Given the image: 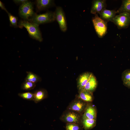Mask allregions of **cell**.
I'll use <instances>...</instances> for the list:
<instances>
[{
	"label": "cell",
	"mask_w": 130,
	"mask_h": 130,
	"mask_svg": "<svg viewBox=\"0 0 130 130\" xmlns=\"http://www.w3.org/2000/svg\"><path fill=\"white\" fill-rule=\"evenodd\" d=\"M18 24L20 28L24 27L26 29L32 38L39 42L42 41L43 38L39 25L25 20H20Z\"/></svg>",
	"instance_id": "6da1fadb"
},
{
	"label": "cell",
	"mask_w": 130,
	"mask_h": 130,
	"mask_svg": "<svg viewBox=\"0 0 130 130\" xmlns=\"http://www.w3.org/2000/svg\"><path fill=\"white\" fill-rule=\"evenodd\" d=\"M33 3L27 1L21 5L19 9V14L24 20L29 21L36 14L33 10Z\"/></svg>",
	"instance_id": "7a4b0ae2"
},
{
	"label": "cell",
	"mask_w": 130,
	"mask_h": 130,
	"mask_svg": "<svg viewBox=\"0 0 130 130\" xmlns=\"http://www.w3.org/2000/svg\"><path fill=\"white\" fill-rule=\"evenodd\" d=\"M92 21L96 32L99 37L102 38L107 32V22L104 21L96 14L92 19Z\"/></svg>",
	"instance_id": "3957f363"
},
{
	"label": "cell",
	"mask_w": 130,
	"mask_h": 130,
	"mask_svg": "<svg viewBox=\"0 0 130 130\" xmlns=\"http://www.w3.org/2000/svg\"><path fill=\"white\" fill-rule=\"evenodd\" d=\"M55 20L54 12L48 11L40 14L36 13L29 21L39 25L52 22Z\"/></svg>",
	"instance_id": "277c9868"
},
{
	"label": "cell",
	"mask_w": 130,
	"mask_h": 130,
	"mask_svg": "<svg viewBox=\"0 0 130 130\" xmlns=\"http://www.w3.org/2000/svg\"><path fill=\"white\" fill-rule=\"evenodd\" d=\"M112 22L119 29L127 28L130 25V14L123 13L116 15Z\"/></svg>",
	"instance_id": "5b68a950"
},
{
	"label": "cell",
	"mask_w": 130,
	"mask_h": 130,
	"mask_svg": "<svg viewBox=\"0 0 130 130\" xmlns=\"http://www.w3.org/2000/svg\"><path fill=\"white\" fill-rule=\"evenodd\" d=\"M55 20L58 22L61 30L65 32L67 30L66 21L64 12L60 6H57L54 12Z\"/></svg>",
	"instance_id": "8992f818"
},
{
	"label": "cell",
	"mask_w": 130,
	"mask_h": 130,
	"mask_svg": "<svg viewBox=\"0 0 130 130\" xmlns=\"http://www.w3.org/2000/svg\"><path fill=\"white\" fill-rule=\"evenodd\" d=\"M70 110L63 115L62 117V120L67 123H73L79 124L80 117L79 113Z\"/></svg>",
	"instance_id": "52a82bcc"
},
{
	"label": "cell",
	"mask_w": 130,
	"mask_h": 130,
	"mask_svg": "<svg viewBox=\"0 0 130 130\" xmlns=\"http://www.w3.org/2000/svg\"><path fill=\"white\" fill-rule=\"evenodd\" d=\"M87 105L85 102L78 98L71 103L68 108L70 110L80 114L84 110Z\"/></svg>",
	"instance_id": "ba28073f"
},
{
	"label": "cell",
	"mask_w": 130,
	"mask_h": 130,
	"mask_svg": "<svg viewBox=\"0 0 130 130\" xmlns=\"http://www.w3.org/2000/svg\"><path fill=\"white\" fill-rule=\"evenodd\" d=\"M106 0H93L92 3L91 13L94 14H99L102 11L106 9Z\"/></svg>",
	"instance_id": "9c48e42d"
},
{
	"label": "cell",
	"mask_w": 130,
	"mask_h": 130,
	"mask_svg": "<svg viewBox=\"0 0 130 130\" xmlns=\"http://www.w3.org/2000/svg\"><path fill=\"white\" fill-rule=\"evenodd\" d=\"M92 73L86 72L82 73L79 77L77 80V87L79 91L82 90L89 80Z\"/></svg>",
	"instance_id": "30bf717a"
},
{
	"label": "cell",
	"mask_w": 130,
	"mask_h": 130,
	"mask_svg": "<svg viewBox=\"0 0 130 130\" xmlns=\"http://www.w3.org/2000/svg\"><path fill=\"white\" fill-rule=\"evenodd\" d=\"M117 13V11L116 10L105 9L102 11L99 14L100 17L107 23L109 21L112 22Z\"/></svg>",
	"instance_id": "8fae6325"
},
{
	"label": "cell",
	"mask_w": 130,
	"mask_h": 130,
	"mask_svg": "<svg viewBox=\"0 0 130 130\" xmlns=\"http://www.w3.org/2000/svg\"><path fill=\"white\" fill-rule=\"evenodd\" d=\"M96 116L95 108L92 105H87L84 110L82 119H96Z\"/></svg>",
	"instance_id": "7c38bea8"
},
{
	"label": "cell",
	"mask_w": 130,
	"mask_h": 130,
	"mask_svg": "<svg viewBox=\"0 0 130 130\" xmlns=\"http://www.w3.org/2000/svg\"><path fill=\"white\" fill-rule=\"evenodd\" d=\"M36 1V9L37 11L45 10L54 5V1L53 0H37Z\"/></svg>",
	"instance_id": "4fadbf2b"
},
{
	"label": "cell",
	"mask_w": 130,
	"mask_h": 130,
	"mask_svg": "<svg viewBox=\"0 0 130 130\" xmlns=\"http://www.w3.org/2000/svg\"><path fill=\"white\" fill-rule=\"evenodd\" d=\"M97 85L96 78L92 74L89 80L83 90L92 93L96 88Z\"/></svg>",
	"instance_id": "5bb4252c"
},
{
	"label": "cell",
	"mask_w": 130,
	"mask_h": 130,
	"mask_svg": "<svg viewBox=\"0 0 130 130\" xmlns=\"http://www.w3.org/2000/svg\"><path fill=\"white\" fill-rule=\"evenodd\" d=\"M34 94V99L33 101L35 103H37L46 98L47 95L46 91L43 89L36 90Z\"/></svg>",
	"instance_id": "9a60e30c"
},
{
	"label": "cell",
	"mask_w": 130,
	"mask_h": 130,
	"mask_svg": "<svg viewBox=\"0 0 130 130\" xmlns=\"http://www.w3.org/2000/svg\"><path fill=\"white\" fill-rule=\"evenodd\" d=\"M78 97V98L87 102H92L93 99L92 93L83 90L79 91Z\"/></svg>",
	"instance_id": "2e32d148"
},
{
	"label": "cell",
	"mask_w": 130,
	"mask_h": 130,
	"mask_svg": "<svg viewBox=\"0 0 130 130\" xmlns=\"http://www.w3.org/2000/svg\"><path fill=\"white\" fill-rule=\"evenodd\" d=\"M82 124L83 128L85 130H89L95 126L96 121L94 119H82Z\"/></svg>",
	"instance_id": "e0dca14e"
},
{
	"label": "cell",
	"mask_w": 130,
	"mask_h": 130,
	"mask_svg": "<svg viewBox=\"0 0 130 130\" xmlns=\"http://www.w3.org/2000/svg\"><path fill=\"white\" fill-rule=\"evenodd\" d=\"M117 12L119 14L126 13L130 14V0H122L121 5Z\"/></svg>",
	"instance_id": "ac0fdd59"
},
{
	"label": "cell",
	"mask_w": 130,
	"mask_h": 130,
	"mask_svg": "<svg viewBox=\"0 0 130 130\" xmlns=\"http://www.w3.org/2000/svg\"><path fill=\"white\" fill-rule=\"evenodd\" d=\"M27 75L25 81H29L36 83L41 80V78L36 74L30 72H27Z\"/></svg>",
	"instance_id": "d6986e66"
},
{
	"label": "cell",
	"mask_w": 130,
	"mask_h": 130,
	"mask_svg": "<svg viewBox=\"0 0 130 130\" xmlns=\"http://www.w3.org/2000/svg\"><path fill=\"white\" fill-rule=\"evenodd\" d=\"M35 84L32 82L25 81L22 84L21 89L26 91H29L34 89L36 86Z\"/></svg>",
	"instance_id": "ffe728a7"
},
{
	"label": "cell",
	"mask_w": 130,
	"mask_h": 130,
	"mask_svg": "<svg viewBox=\"0 0 130 130\" xmlns=\"http://www.w3.org/2000/svg\"><path fill=\"white\" fill-rule=\"evenodd\" d=\"M19 96L22 98L29 100H33L34 99V93L30 92L20 93L18 94Z\"/></svg>",
	"instance_id": "44dd1931"
},
{
	"label": "cell",
	"mask_w": 130,
	"mask_h": 130,
	"mask_svg": "<svg viewBox=\"0 0 130 130\" xmlns=\"http://www.w3.org/2000/svg\"><path fill=\"white\" fill-rule=\"evenodd\" d=\"M65 128L66 130H82V128L79 124L73 123H67Z\"/></svg>",
	"instance_id": "7402d4cb"
},
{
	"label": "cell",
	"mask_w": 130,
	"mask_h": 130,
	"mask_svg": "<svg viewBox=\"0 0 130 130\" xmlns=\"http://www.w3.org/2000/svg\"><path fill=\"white\" fill-rule=\"evenodd\" d=\"M122 79L123 83L130 81V69L126 70L123 72Z\"/></svg>",
	"instance_id": "603a6c76"
},
{
	"label": "cell",
	"mask_w": 130,
	"mask_h": 130,
	"mask_svg": "<svg viewBox=\"0 0 130 130\" xmlns=\"http://www.w3.org/2000/svg\"><path fill=\"white\" fill-rule=\"evenodd\" d=\"M10 24L11 26L14 27L18 26L17 25L18 18L17 17L14 16L9 13H8Z\"/></svg>",
	"instance_id": "cb8c5ba5"
},
{
	"label": "cell",
	"mask_w": 130,
	"mask_h": 130,
	"mask_svg": "<svg viewBox=\"0 0 130 130\" xmlns=\"http://www.w3.org/2000/svg\"><path fill=\"white\" fill-rule=\"evenodd\" d=\"M27 0H14L13 1L16 4L21 5L25 2Z\"/></svg>",
	"instance_id": "d4e9b609"
},
{
	"label": "cell",
	"mask_w": 130,
	"mask_h": 130,
	"mask_svg": "<svg viewBox=\"0 0 130 130\" xmlns=\"http://www.w3.org/2000/svg\"><path fill=\"white\" fill-rule=\"evenodd\" d=\"M0 7L2 9L4 10L7 13H9L5 8L3 3L0 1Z\"/></svg>",
	"instance_id": "484cf974"
},
{
	"label": "cell",
	"mask_w": 130,
	"mask_h": 130,
	"mask_svg": "<svg viewBox=\"0 0 130 130\" xmlns=\"http://www.w3.org/2000/svg\"><path fill=\"white\" fill-rule=\"evenodd\" d=\"M123 84L125 86L130 88V81L125 83H123Z\"/></svg>",
	"instance_id": "4316f807"
}]
</instances>
